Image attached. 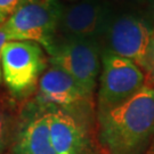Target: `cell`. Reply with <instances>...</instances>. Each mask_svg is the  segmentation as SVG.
Listing matches in <instances>:
<instances>
[{
	"label": "cell",
	"instance_id": "obj_11",
	"mask_svg": "<svg viewBox=\"0 0 154 154\" xmlns=\"http://www.w3.org/2000/svg\"><path fill=\"white\" fill-rule=\"evenodd\" d=\"M24 0H0V25L11 16Z\"/></svg>",
	"mask_w": 154,
	"mask_h": 154
},
{
	"label": "cell",
	"instance_id": "obj_6",
	"mask_svg": "<svg viewBox=\"0 0 154 154\" xmlns=\"http://www.w3.org/2000/svg\"><path fill=\"white\" fill-rule=\"evenodd\" d=\"M152 33L153 30L142 17L130 13H111L102 35L106 45L104 51L130 60L144 71Z\"/></svg>",
	"mask_w": 154,
	"mask_h": 154
},
{
	"label": "cell",
	"instance_id": "obj_9",
	"mask_svg": "<svg viewBox=\"0 0 154 154\" xmlns=\"http://www.w3.org/2000/svg\"><path fill=\"white\" fill-rule=\"evenodd\" d=\"M88 98L77 81L60 67L51 65L39 80L38 99L48 106L65 110Z\"/></svg>",
	"mask_w": 154,
	"mask_h": 154
},
{
	"label": "cell",
	"instance_id": "obj_4",
	"mask_svg": "<svg viewBox=\"0 0 154 154\" xmlns=\"http://www.w3.org/2000/svg\"><path fill=\"white\" fill-rule=\"evenodd\" d=\"M47 67L42 47L32 41H8L2 49V80L15 96L32 91Z\"/></svg>",
	"mask_w": 154,
	"mask_h": 154
},
{
	"label": "cell",
	"instance_id": "obj_2",
	"mask_svg": "<svg viewBox=\"0 0 154 154\" xmlns=\"http://www.w3.org/2000/svg\"><path fill=\"white\" fill-rule=\"evenodd\" d=\"M64 6L61 0H24L2 24L8 41H32L49 54Z\"/></svg>",
	"mask_w": 154,
	"mask_h": 154
},
{
	"label": "cell",
	"instance_id": "obj_17",
	"mask_svg": "<svg viewBox=\"0 0 154 154\" xmlns=\"http://www.w3.org/2000/svg\"><path fill=\"white\" fill-rule=\"evenodd\" d=\"M64 1H69V2H75V1H79V0H64Z\"/></svg>",
	"mask_w": 154,
	"mask_h": 154
},
{
	"label": "cell",
	"instance_id": "obj_14",
	"mask_svg": "<svg viewBox=\"0 0 154 154\" xmlns=\"http://www.w3.org/2000/svg\"><path fill=\"white\" fill-rule=\"evenodd\" d=\"M6 42H8V38L5 30L2 28V24L0 25V83L2 81V71H1V57H2V49L5 47Z\"/></svg>",
	"mask_w": 154,
	"mask_h": 154
},
{
	"label": "cell",
	"instance_id": "obj_15",
	"mask_svg": "<svg viewBox=\"0 0 154 154\" xmlns=\"http://www.w3.org/2000/svg\"><path fill=\"white\" fill-rule=\"evenodd\" d=\"M149 154H154V140H153V143H152V146H151V149H149Z\"/></svg>",
	"mask_w": 154,
	"mask_h": 154
},
{
	"label": "cell",
	"instance_id": "obj_1",
	"mask_svg": "<svg viewBox=\"0 0 154 154\" xmlns=\"http://www.w3.org/2000/svg\"><path fill=\"white\" fill-rule=\"evenodd\" d=\"M154 137V86L98 116V140L107 154H139Z\"/></svg>",
	"mask_w": 154,
	"mask_h": 154
},
{
	"label": "cell",
	"instance_id": "obj_12",
	"mask_svg": "<svg viewBox=\"0 0 154 154\" xmlns=\"http://www.w3.org/2000/svg\"><path fill=\"white\" fill-rule=\"evenodd\" d=\"M144 72L146 74V78L149 79L152 83H154V30L152 33V37H151V40H149Z\"/></svg>",
	"mask_w": 154,
	"mask_h": 154
},
{
	"label": "cell",
	"instance_id": "obj_10",
	"mask_svg": "<svg viewBox=\"0 0 154 154\" xmlns=\"http://www.w3.org/2000/svg\"><path fill=\"white\" fill-rule=\"evenodd\" d=\"M13 154H57L51 143L46 112L25 122L17 135Z\"/></svg>",
	"mask_w": 154,
	"mask_h": 154
},
{
	"label": "cell",
	"instance_id": "obj_16",
	"mask_svg": "<svg viewBox=\"0 0 154 154\" xmlns=\"http://www.w3.org/2000/svg\"><path fill=\"white\" fill-rule=\"evenodd\" d=\"M152 14H153L154 17V0H152Z\"/></svg>",
	"mask_w": 154,
	"mask_h": 154
},
{
	"label": "cell",
	"instance_id": "obj_7",
	"mask_svg": "<svg viewBox=\"0 0 154 154\" xmlns=\"http://www.w3.org/2000/svg\"><path fill=\"white\" fill-rule=\"evenodd\" d=\"M111 13L105 0H79L64 6L60 30L64 39L98 41L104 33Z\"/></svg>",
	"mask_w": 154,
	"mask_h": 154
},
{
	"label": "cell",
	"instance_id": "obj_8",
	"mask_svg": "<svg viewBox=\"0 0 154 154\" xmlns=\"http://www.w3.org/2000/svg\"><path fill=\"white\" fill-rule=\"evenodd\" d=\"M45 112L56 153L88 154L89 144L86 132L70 112L55 106H50Z\"/></svg>",
	"mask_w": 154,
	"mask_h": 154
},
{
	"label": "cell",
	"instance_id": "obj_13",
	"mask_svg": "<svg viewBox=\"0 0 154 154\" xmlns=\"http://www.w3.org/2000/svg\"><path fill=\"white\" fill-rule=\"evenodd\" d=\"M6 144H7V125L5 116L0 110V153L5 149Z\"/></svg>",
	"mask_w": 154,
	"mask_h": 154
},
{
	"label": "cell",
	"instance_id": "obj_5",
	"mask_svg": "<svg viewBox=\"0 0 154 154\" xmlns=\"http://www.w3.org/2000/svg\"><path fill=\"white\" fill-rule=\"evenodd\" d=\"M50 65L70 74L89 98L96 87L100 72V47L98 41L82 39H64L55 42L49 53Z\"/></svg>",
	"mask_w": 154,
	"mask_h": 154
},
{
	"label": "cell",
	"instance_id": "obj_3",
	"mask_svg": "<svg viewBox=\"0 0 154 154\" xmlns=\"http://www.w3.org/2000/svg\"><path fill=\"white\" fill-rule=\"evenodd\" d=\"M146 74L130 60L102 53V72L97 96L98 116L123 104L145 86Z\"/></svg>",
	"mask_w": 154,
	"mask_h": 154
}]
</instances>
